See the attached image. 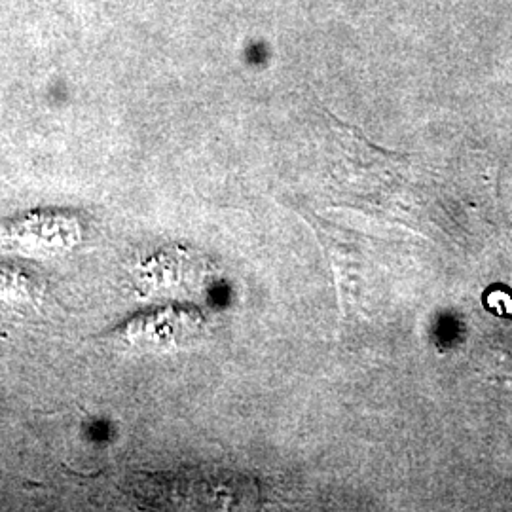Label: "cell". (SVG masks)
Returning a JSON list of instances; mask_svg holds the SVG:
<instances>
[{"instance_id":"2","label":"cell","mask_w":512,"mask_h":512,"mask_svg":"<svg viewBox=\"0 0 512 512\" xmlns=\"http://www.w3.org/2000/svg\"><path fill=\"white\" fill-rule=\"evenodd\" d=\"M44 285L27 272L18 268L0 266V304L27 308L38 304Z\"/></svg>"},{"instance_id":"1","label":"cell","mask_w":512,"mask_h":512,"mask_svg":"<svg viewBox=\"0 0 512 512\" xmlns=\"http://www.w3.org/2000/svg\"><path fill=\"white\" fill-rule=\"evenodd\" d=\"M82 226L73 213L42 211L0 222V249L23 255H61L80 241Z\"/></svg>"}]
</instances>
